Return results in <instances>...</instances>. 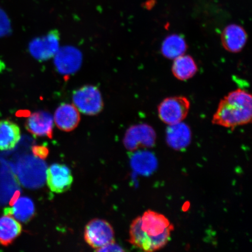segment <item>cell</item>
I'll use <instances>...</instances> for the list:
<instances>
[{
    "label": "cell",
    "mask_w": 252,
    "mask_h": 252,
    "mask_svg": "<svg viewBox=\"0 0 252 252\" xmlns=\"http://www.w3.org/2000/svg\"><path fill=\"white\" fill-rule=\"evenodd\" d=\"M84 239L90 247L97 250L115 242L114 230L106 220L94 219L86 225Z\"/></svg>",
    "instance_id": "5"
},
{
    "label": "cell",
    "mask_w": 252,
    "mask_h": 252,
    "mask_svg": "<svg viewBox=\"0 0 252 252\" xmlns=\"http://www.w3.org/2000/svg\"><path fill=\"white\" fill-rule=\"evenodd\" d=\"M247 32L240 25L232 24L223 29L220 40L223 48L229 52L236 53L242 51L247 43Z\"/></svg>",
    "instance_id": "8"
},
{
    "label": "cell",
    "mask_w": 252,
    "mask_h": 252,
    "mask_svg": "<svg viewBox=\"0 0 252 252\" xmlns=\"http://www.w3.org/2000/svg\"><path fill=\"white\" fill-rule=\"evenodd\" d=\"M46 181L50 190L62 193L71 188L73 177L67 166L55 163L46 171Z\"/></svg>",
    "instance_id": "6"
},
{
    "label": "cell",
    "mask_w": 252,
    "mask_h": 252,
    "mask_svg": "<svg viewBox=\"0 0 252 252\" xmlns=\"http://www.w3.org/2000/svg\"><path fill=\"white\" fill-rule=\"evenodd\" d=\"M56 65L60 71L63 72H72L76 70L80 65V54L75 49H64L58 53Z\"/></svg>",
    "instance_id": "16"
},
{
    "label": "cell",
    "mask_w": 252,
    "mask_h": 252,
    "mask_svg": "<svg viewBox=\"0 0 252 252\" xmlns=\"http://www.w3.org/2000/svg\"><path fill=\"white\" fill-rule=\"evenodd\" d=\"M187 49V43L184 37L177 34H172L163 40L161 52L166 58L174 60L184 55Z\"/></svg>",
    "instance_id": "15"
},
{
    "label": "cell",
    "mask_w": 252,
    "mask_h": 252,
    "mask_svg": "<svg viewBox=\"0 0 252 252\" xmlns=\"http://www.w3.org/2000/svg\"><path fill=\"white\" fill-rule=\"evenodd\" d=\"M198 70L196 62L191 56L183 55L174 59L172 71L179 80L186 81L193 77Z\"/></svg>",
    "instance_id": "14"
},
{
    "label": "cell",
    "mask_w": 252,
    "mask_h": 252,
    "mask_svg": "<svg viewBox=\"0 0 252 252\" xmlns=\"http://www.w3.org/2000/svg\"><path fill=\"white\" fill-rule=\"evenodd\" d=\"M25 126L27 130L35 136L53 137L54 119L49 112L38 111L33 113L28 116Z\"/></svg>",
    "instance_id": "7"
},
{
    "label": "cell",
    "mask_w": 252,
    "mask_h": 252,
    "mask_svg": "<svg viewBox=\"0 0 252 252\" xmlns=\"http://www.w3.org/2000/svg\"><path fill=\"white\" fill-rule=\"evenodd\" d=\"M23 227L20 222L9 214L0 217V244L7 247L21 234Z\"/></svg>",
    "instance_id": "12"
},
{
    "label": "cell",
    "mask_w": 252,
    "mask_h": 252,
    "mask_svg": "<svg viewBox=\"0 0 252 252\" xmlns=\"http://www.w3.org/2000/svg\"><path fill=\"white\" fill-rule=\"evenodd\" d=\"M190 103L187 97L176 96L167 97L159 104V118L169 126L179 124L187 117Z\"/></svg>",
    "instance_id": "3"
},
{
    "label": "cell",
    "mask_w": 252,
    "mask_h": 252,
    "mask_svg": "<svg viewBox=\"0 0 252 252\" xmlns=\"http://www.w3.org/2000/svg\"><path fill=\"white\" fill-rule=\"evenodd\" d=\"M252 118V95L247 91L237 89L220 100L212 119L214 125L234 129L250 124Z\"/></svg>",
    "instance_id": "2"
},
{
    "label": "cell",
    "mask_w": 252,
    "mask_h": 252,
    "mask_svg": "<svg viewBox=\"0 0 252 252\" xmlns=\"http://www.w3.org/2000/svg\"><path fill=\"white\" fill-rule=\"evenodd\" d=\"M10 31L11 24L8 16L0 8V37L7 36Z\"/></svg>",
    "instance_id": "19"
},
{
    "label": "cell",
    "mask_w": 252,
    "mask_h": 252,
    "mask_svg": "<svg viewBox=\"0 0 252 252\" xmlns=\"http://www.w3.org/2000/svg\"><path fill=\"white\" fill-rule=\"evenodd\" d=\"M72 102L79 112L86 115H96L103 108L101 93L98 88L93 86H84L75 91Z\"/></svg>",
    "instance_id": "4"
},
{
    "label": "cell",
    "mask_w": 252,
    "mask_h": 252,
    "mask_svg": "<svg viewBox=\"0 0 252 252\" xmlns=\"http://www.w3.org/2000/svg\"><path fill=\"white\" fill-rule=\"evenodd\" d=\"M59 34L52 31L45 37L33 41L30 45L31 54L37 59H49L56 55L59 50Z\"/></svg>",
    "instance_id": "9"
},
{
    "label": "cell",
    "mask_w": 252,
    "mask_h": 252,
    "mask_svg": "<svg viewBox=\"0 0 252 252\" xmlns=\"http://www.w3.org/2000/svg\"><path fill=\"white\" fill-rule=\"evenodd\" d=\"M33 153L34 156L44 159L48 155V150L42 146H34L33 148Z\"/></svg>",
    "instance_id": "20"
},
{
    "label": "cell",
    "mask_w": 252,
    "mask_h": 252,
    "mask_svg": "<svg viewBox=\"0 0 252 252\" xmlns=\"http://www.w3.org/2000/svg\"><path fill=\"white\" fill-rule=\"evenodd\" d=\"M53 119L60 130L71 131L80 124V112L73 104L62 103L56 110Z\"/></svg>",
    "instance_id": "10"
},
{
    "label": "cell",
    "mask_w": 252,
    "mask_h": 252,
    "mask_svg": "<svg viewBox=\"0 0 252 252\" xmlns=\"http://www.w3.org/2000/svg\"><path fill=\"white\" fill-rule=\"evenodd\" d=\"M4 213L12 216L19 222L25 223L33 218L35 207L30 198L20 197L14 201L12 207L5 210Z\"/></svg>",
    "instance_id": "13"
},
{
    "label": "cell",
    "mask_w": 252,
    "mask_h": 252,
    "mask_svg": "<svg viewBox=\"0 0 252 252\" xmlns=\"http://www.w3.org/2000/svg\"><path fill=\"white\" fill-rule=\"evenodd\" d=\"M167 135L169 140H173L175 143H181L182 141L187 142L190 137V131L188 126L182 122L179 124L169 126L167 131Z\"/></svg>",
    "instance_id": "18"
},
{
    "label": "cell",
    "mask_w": 252,
    "mask_h": 252,
    "mask_svg": "<svg viewBox=\"0 0 252 252\" xmlns=\"http://www.w3.org/2000/svg\"><path fill=\"white\" fill-rule=\"evenodd\" d=\"M97 252H123L124 250H122L121 247L119 245L115 244V242L113 243L107 245L97 250Z\"/></svg>",
    "instance_id": "21"
},
{
    "label": "cell",
    "mask_w": 252,
    "mask_h": 252,
    "mask_svg": "<svg viewBox=\"0 0 252 252\" xmlns=\"http://www.w3.org/2000/svg\"><path fill=\"white\" fill-rule=\"evenodd\" d=\"M155 135L152 128L146 125L134 126L127 131L125 138V144L129 149L134 147L135 142L141 138H153Z\"/></svg>",
    "instance_id": "17"
},
{
    "label": "cell",
    "mask_w": 252,
    "mask_h": 252,
    "mask_svg": "<svg viewBox=\"0 0 252 252\" xmlns=\"http://www.w3.org/2000/svg\"><path fill=\"white\" fill-rule=\"evenodd\" d=\"M20 127L9 120L0 121V150L13 149L21 139Z\"/></svg>",
    "instance_id": "11"
},
{
    "label": "cell",
    "mask_w": 252,
    "mask_h": 252,
    "mask_svg": "<svg viewBox=\"0 0 252 252\" xmlns=\"http://www.w3.org/2000/svg\"><path fill=\"white\" fill-rule=\"evenodd\" d=\"M173 228L164 215L149 210L132 221L128 241L145 252L158 251L168 244Z\"/></svg>",
    "instance_id": "1"
},
{
    "label": "cell",
    "mask_w": 252,
    "mask_h": 252,
    "mask_svg": "<svg viewBox=\"0 0 252 252\" xmlns=\"http://www.w3.org/2000/svg\"><path fill=\"white\" fill-rule=\"evenodd\" d=\"M4 68V65L1 62H0V72Z\"/></svg>",
    "instance_id": "22"
}]
</instances>
